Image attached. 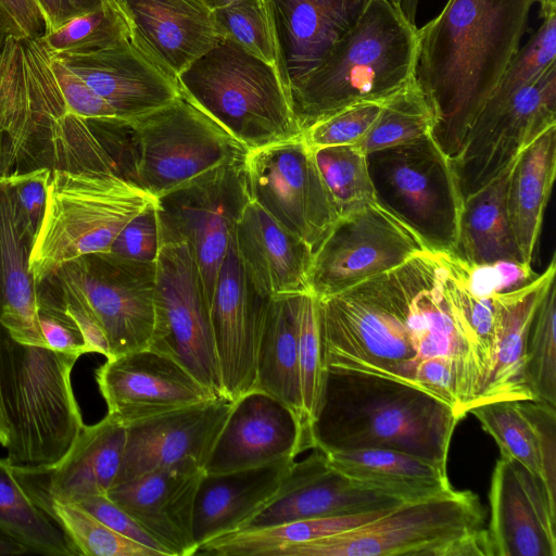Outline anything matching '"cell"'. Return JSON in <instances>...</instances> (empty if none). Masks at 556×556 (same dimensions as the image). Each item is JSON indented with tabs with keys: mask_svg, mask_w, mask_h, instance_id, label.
Wrapping results in <instances>:
<instances>
[{
	"mask_svg": "<svg viewBox=\"0 0 556 556\" xmlns=\"http://www.w3.org/2000/svg\"><path fill=\"white\" fill-rule=\"evenodd\" d=\"M535 1L447 0L417 28L414 81L433 115L431 137L450 159L518 53Z\"/></svg>",
	"mask_w": 556,
	"mask_h": 556,
	"instance_id": "obj_1",
	"label": "cell"
},
{
	"mask_svg": "<svg viewBox=\"0 0 556 556\" xmlns=\"http://www.w3.org/2000/svg\"><path fill=\"white\" fill-rule=\"evenodd\" d=\"M439 264L427 249L400 266L317 298L328 371L390 379L430 332Z\"/></svg>",
	"mask_w": 556,
	"mask_h": 556,
	"instance_id": "obj_2",
	"label": "cell"
},
{
	"mask_svg": "<svg viewBox=\"0 0 556 556\" xmlns=\"http://www.w3.org/2000/svg\"><path fill=\"white\" fill-rule=\"evenodd\" d=\"M460 420L446 404L415 388L328 371L314 450L393 448L446 465Z\"/></svg>",
	"mask_w": 556,
	"mask_h": 556,
	"instance_id": "obj_3",
	"label": "cell"
},
{
	"mask_svg": "<svg viewBox=\"0 0 556 556\" xmlns=\"http://www.w3.org/2000/svg\"><path fill=\"white\" fill-rule=\"evenodd\" d=\"M417 26L400 3L370 0L356 23L290 93L303 130L357 103L386 101L414 78Z\"/></svg>",
	"mask_w": 556,
	"mask_h": 556,
	"instance_id": "obj_4",
	"label": "cell"
},
{
	"mask_svg": "<svg viewBox=\"0 0 556 556\" xmlns=\"http://www.w3.org/2000/svg\"><path fill=\"white\" fill-rule=\"evenodd\" d=\"M79 356L15 341L3 328L0 387L10 466L45 468L72 448L84 425L71 374Z\"/></svg>",
	"mask_w": 556,
	"mask_h": 556,
	"instance_id": "obj_5",
	"label": "cell"
},
{
	"mask_svg": "<svg viewBox=\"0 0 556 556\" xmlns=\"http://www.w3.org/2000/svg\"><path fill=\"white\" fill-rule=\"evenodd\" d=\"M177 84L185 98L248 150L302 135L277 67L229 39L195 60Z\"/></svg>",
	"mask_w": 556,
	"mask_h": 556,
	"instance_id": "obj_6",
	"label": "cell"
},
{
	"mask_svg": "<svg viewBox=\"0 0 556 556\" xmlns=\"http://www.w3.org/2000/svg\"><path fill=\"white\" fill-rule=\"evenodd\" d=\"M276 556H490L484 509L469 490L404 502L351 531Z\"/></svg>",
	"mask_w": 556,
	"mask_h": 556,
	"instance_id": "obj_7",
	"label": "cell"
},
{
	"mask_svg": "<svg viewBox=\"0 0 556 556\" xmlns=\"http://www.w3.org/2000/svg\"><path fill=\"white\" fill-rule=\"evenodd\" d=\"M154 200L112 170L52 168L29 254L37 285L68 261L108 252L123 227Z\"/></svg>",
	"mask_w": 556,
	"mask_h": 556,
	"instance_id": "obj_8",
	"label": "cell"
},
{
	"mask_svg": "<svg viewBox=\"0 0 556 556\" xmlns=\"http://www.w3.org/2000/svg\"><path fill=\"white\" fill-rule=\"evenodd\" d=\"M113 126L124 151L115 160L118 174L155 199L248 153L182 93L156 111Z\"/></svg>",
	"mask_w": 556,
	"mask_h": 556,
	"instance_id": "obj_9",
	"label": "cell"
},
{
	"mask_svg": "<svg viewBox=\"0 0 556 556\" xmlns=\"http://www.w3.org/2000/svg\"><path fill=\"white\" fill-rule=\"evenodd\" d=\"M376 201L433 251L454 254L463 205L454 164L431 135L366 154Z\"/></svg>",
	"mask_w": 556,
	"mask_h": 556,
	"instance_id": "obj_10",
	"label": "cell"
},
{
	"mask_svg": "<svg viewBox=\"0 0 556 556\" xmlns=\"http://www.w3.org/2000/svg\"><path fill=\"white\" fill-rule=\"evenodd\" d=\"M156 262L110 252L68 261L40 283L81 299L100 321L111 357L149 348L155 320Z\"/></svg>",
	"mask_w": 556,
	"mask_h": 556,
	"instance_id": "obj_11",
	"label": "cell"
},
{
	"mask_svg": "<svg viewBox=\"0 0 556 556\" xmlns=\"http://www.w3.org/2000/svg\"><path fill=\"white\" fill-rule=\"evenodd\" d=\"M154 308L149 348L170 356L215 396L224 397L210 305L194 251L185 240L161 243Z\"/></svg>",
	"mask_w": 556,
	"mask_h": 556,
	"instance_id": "obj_12",
	"label": "cell"
},
{
	"mask_svg": "<svg viewBox=\"0 0 556 556\" xmlns=\"http://www.w3.org/2000/svg\"><path fill=\"white\" fill-rule=\"evenodd\" d=\"M244 159L214 167L155 199L160 241L191 244L208 305L237 223L251 201Z\"/></svg>",
	"mask_w": 556,
	"mask_h": 556,
	"instance_id": "obj_13",
	"label": "cell"
},
{
	"mask_svg": "<svg viewBox=\"0 0 556 556\" xmlns=\"http://www.w3.org/2000/svg\"><path fill=\"white\" fill-rule=\"evenodd\" d=\"M244 168L251 200L314 255L339 213L302 135L248 150Z\"/></svg>",
	"mask_w": 556,
	"mask_h": 556,
	"instance_id": "obj_14",
	"label": "cell"
},
{
	"mask_svg": "<svg viewBox=\"0 0 556 556\" xmlns=\"http://www.w3.org/2000/svg\"><path fill=\"white\" fill-rule=\"evenodd\" d=\"M427 249L407 224L377 201L368 203L340 215L313 255L311 291L316 298L338 293Z\"/></svg>",
	"mask_w": 556,
	"mask_h": 556,
	"instance_id": "obj_15",
	"label": "cell"
},
{
	"mask_svg": "<svg viewBox=\"0 0 556 556\" xmlns=\"http://www.w3.org/2000/svg\"><path fill=\"white\" fill-rule=\"evenodd\" d=\"M556 126V62L505 102L482 106L452 160L464 198L506 169L519 153Z\"/></svg>",
	"mask_w": 556,
	"mask_h": 556,
	"instance_id": "obj_16",
	"label": "cell"
},
{
	"mask_svg": "<svg viewBox=\"0 0 556 556\" xmlns=\"http://www.w3.org/2000/svg\"><path fill=\"white\" fill-rule=\"evenodd\" d=\"M270 299L247 274L233 232L210 302L223 393L232 402L253 390L257 350Z\"/></svg>",
	"mask_w": 556,
	"mask_h": 556,
	"instance_id": "obj_17",
	"label": "cell"
},
{
	"mask_svg": "<svg viewBox=\"0 0 556 556\" xmlns=\"http://www.w3.org/2000/svg\"><path fill=\"white\" fill-rule=\"evenodd\" d=\"M96 379L108 415L124 426L217 397L177 361L151 348L106 358Z\"/></svg>",
	"mask_w": 556,
	"mask_h": 556,
	"instance_id": "obj_18",
	"label": "cell"
},
{
	"mask_svg": "<svg viewBox=\"0 0 556 556\" xmlns=\"http://www.w3.org/2000/svg\"><path fill=\"white\" fill-rule=\"evenodd\" d=\"M233 403L215 397L126 425L121 466L112 486L186 460L204 468Z\"/></svg>",
	"mask_w": 556,
	"mask_h": 556,
	"instance_id": "obj_19",
	"label": "cell"
},
{
	"mask_svg": "<svg viewBox=\"0 0 556 556\" xmlns=\"http://www.w3.org/2000/svg\"><path fill=\"white\" fill-rule=\"evenodd\" d=\"M489 502L490 556H556V501L538 476L500 457Z\"/></svg>",
	"mask_w": 556,
	"mask_h": 556,
	"instance_id": "obj_20",
	"label": "cell"
},
{
	"mask_svg": "<svg viewBox=\"0 0 556 556\" xmlns=\"http://www.w3.org/2000/svg\"><path fill=\"white\" fill-rule=\"evenodd\" d=\"M314 451L303 460H294L277 495L241 530L381 510L407 502L346 477L329 464L325 453Z\"/></svg>",
	"mask_w": 556,
	"mask_h": 556,
	"instance_id": "obj_21",
	"label": "cell"
},
{
	"mask_svg": "<svg viewBox=\"0 0 556 556\" xmlns=\"http://www.w3.org/2000/svg\"><path fill=\"white\" fill-rule=\"evenodd\" d=\"M204 468L192 460L164 467L112 486L106 496L122 507L168 556H192L193 509Z\"/></svg>",
	"mask_w": 556,
	"mask_h": 556,
	"instance_id": "obj_22",
	"label": "cell"
},
{
	"mask_svg": "<svg viewBox=\"0 0 556 556\" xmlns=\"http://www.w3.org/2000/svg\"><path fill=\"white\" fill-rule=\"evenodd\" d=\"M131 42L164 73L177 77L220 41L202 0H118Z\"/></svg>",
	"mask_w": 556,
	"mask_h": 556,
	"instance_id": "obj_23",
	"label": "cell"
},
{
	"mask_svg": "<svg viewBox=\"0 0 556 556\" xmlns=\"http://www.w3.org/2000/svg\"><path fill=\"white\" fill-rule=\"evenodd\" d=\"M300 452V426L281 402L257 391L240 396L204 466L206 473L253 468Z\"/></svg>",
	"mask_w": 556,
	"mask_h": 556,
	"instance_id": "obj_24",
	"label": "cell"
},
{
	"mask_svg": "<svg viewBox=\"0 0 556 556\" xmlns=\"http://www.w3.org/2000/svg\"><path fill=\"white\" fill-rule=\"evenodd\" d=\"M55 56L78 74L123 121L147 115L181 96L177 81L130 39L99 51Z\"/></svg>",
	"mask_w": 556,
	"mask_h": 556,
	"instance_id": "obj_25",
	"label": "cell"
},
{
	"mask_svg": "<svg viewBox=\"0 0 556 556\" xmlns=\"http://www.w3.org/2000/svg\"><path fill=\"white\" fill-rule=\"evenodd\" d=\"M278 71L289 94L356 23L370 0H268Z\"/></svg>",
	"mask_w": 556,
	"mask_h": 556,
	"instance_id": "obj_26",
	"label": "cell"
},
{
	"mask_svg": "<svg viewBox=\"0 0 556 556\" xmlns=\"http://www.w3.org/2000/svg\"><path fill=\"white\" fill-rule=\"evenodd\" d=\"M235 241L247 274L263 294L312 292V250L252 200L237 223Z\"/></svg>",
	"mask_w": 556,
	"mask_h": 556,
	"instance_id": "obj_27",
	"label": "cell"
},
{
	"mask_svg": "<svg viewBox=\"0 0 556 556\" xmlns=\"http://www.w3.org/2000/svg\"><path fill=\"white\" fill-rule=\"evenodd\" d=\"M295 458L202 476L193 509V538L202 544L241 530L277 495Z\"/></svg>",
	"mask_w": 556,
	"mask_h": 556,
	"instance_id": "obj_28",
	"label": "cell"
},
{
	"mask_svg": "<svg viewBox=\"0 0 556 556\" xmlns=\"http://www.w3.org/2000/svg\"><path fill=\"white\" fill-rule=\"evenodd\" d=\"M126 428L106 414L84 426L72 448L55 465L45 468L10 466L14 477L66 501L106 494L118 472Z\"/></svg>",
	"mask_w": 556,
	"mask_h": 556,
	"instance_id": "obj_29",
	"label": "cell"
},
{
	"mask_svg": "<svg viewBox=\"0 0 556 556\" xmlns=\"http://www.w3.org/2000/svg\"><path fill=\"white\" fill-rule=\"evenodd\" d=\"M556 257L546 269L518 288L494 294L495 343L481 393L475 404L534 400L526 377V350L535 308L555 280Z\"/></svg>",
	"mask_w": 556,
	"mask_h": 556,
	"instance_id": "obj_30",
	"label": "cell"
},
{
	"mask_svg": "<svg viewBox=\"0 0 556 556\" xmlns=\"http://www.w3.org/2000/svg\"><path fill=\"white\" fill-rule=\"evenodd\" d=\"M497 444L501 457L538 476L555 496L556 406L538 400L496 401L470 410Z\"/></svg>",
	"mask_w": 556,
	"mask_h": 556,
	"instance_id": "obj_31",
	"label": "cell"
},
{
	"mask_svg": "<svg viewBox=\"0 0 556 556\" xmlns=\"http://www.w3.org/2000/svg\"><path fill=\"white\" fill-rule=\"evenodd\" d=\"M31 244L0 179V324L20 343L47 346L38 324L37 282L29 269Z\"/></svg>",
	"mask_w": 556,
	"mask_h": 556,
	"instance_id": "obj_32",
	"label": "cell"
},
{
	"mask_svg": "<svg viewBox=\"0 0 556 556\" xmlns=\"http://www.w3.org/2000/svg\"><path fill=\"white\" fill-rule=\"evenodd\" d=\"M325 455L329 464L346 477L406 501L438 495L453 489L446 465L402 451L362 447L330 451Z\"/></svg>",
	"mask_w": 556,
	"mask_h": 556,
	"instance_id": "obj_33",
	"label": "cell"
},
{
	"mask_svg": "<svg viewBox=\"0 0 556 556\" xmlns=\"http://www.w3.org/2000/svg\"><path fill=\"white\" fill-rule=\"evenodd\" d=\"M556 174V126L548 128L515 159L506 205L522 261L531 265L544 211Z\"/></svg>",
	"mask_w": 556,
	"mask_h": 556,
	"instance_id": "obj_34",
	"label": "cell"
},
{
	"mask_svg": "<svg viewBox=\"0 0 556 556\" xmlns=\"http://www.w3.org/2000/svg\"><path fill=\"white\" fill-rule=\"evenodd\" d=\"M513 163L483 188L463 200L454 255L466 263L485 265L506 261L525 264L506 205Z\"/></svg>",
	"mask_w": 556,
	"mask_h": 556,
	"instance_id": "obj_35",
	"label": "cell"
},
{
	"mask_svg": "<svg viewBox=\"0 0 556 556\" xmlns=\"http://www.w3.org/2000/svg\"><path fill=\"white\" fill-rule=\"evenodd\" d=\"M299 300L300 294L270 299L257 350L253 390L285 404L295 415L300 426Z\"/></svg>",
	"mask_w": 556,
	"mask_h": 556,
	"instance_id": "obj_36",
	"label": "cell"
},
{
	"mask_svg": "<svg viewBox=\"0 0 556 556\" xmlns=\"http://www.w3.org/2000/svg\"><path fill=\"white\" fill-rule=\"evenodd\" d=\"M394 507L239 530L202 544L194 555L276 556L280 549L287 546L351 531L380 517Z\"/></svg>",
	"mask_w": 556,
	"mask_h": 556,
	"instance_id": "obj_37",
	"label": "cell"
},
{
	"mask_svg": "<svg viewBox=\"0 0 556 556\" xmlns=\"http://www.w3.org/2000/svg\"><path fill=\"white\" fill-rule=\"evenodd\" d=\"M0 533L28 553L77 556L58 523L25 492L5 458L0 457Z\"/></svg>",
	"mask_w": 556,
	"mask_h": 556,
	"instance_id": "obj_38",
	"label": "cell"
},
{
	"mask_svg": "<svg viewBox=\"0 0 556 556\" xmlns=\"http://www.w3.org/2000/svg\"><path fill=\"white\" fill-rule=\"evenodd\" d=\"M18 482L63 530L77 556H163L161 552L115 532L79 505Z\"/></svg>",
	"mask_w": 556,
	"mask_h": 556,
	"instance_id": "obj_39",
	"label": "cell"
},
{
	"mask_svg": "<svg viewBox=\"0 0 556 556\" xmlns=\"http://www.w3.org/2000/svg\"><path fill=\"white\" fill-rule=\"evenodd\" d=\"M298 365L301 396L300 452L314 450V425L320 413L328 370L325 362L317 298L300 294L298 308Z\"/></svg>",
	"mask_w": 556,
	"mask_h": 556,
	"instance_id": "obj_40",
	"label": "cell"
},
{
	"mask_svg": "<svg viewBox=\"0 0 556 556\" xmlns=\"http://www.w3.org/2000/svg\"><path fill=\"white\" fill-rule=\"evenodd\" d=\"M50 54L89 53L130 39L118 1L75 15L39 38Z\"/></svg>",
	"mask_w": 556,
	"mask_h": 556,
	"instance_id": "obj_41",
	"label": "cell"
},
{
	"mask_svg": "<svg viewBox=\"0 0 556 556\" xmlns=\"http://www.w3.org/2000/svg\"><path fill=\"white\" fill-rule=\"evenodd\" d=\"M432 127L431 109L413 78L383 103L374 125L357 146L368 154L431 135Z\"/></svg>",
	"mask_w": 556,
	"mask_h": 556,
	"instance_id": "obj_42",
	"label": "cell"
},
{
	"mask_svg": "<svg viewBox=\"0 0 556 556\" xmlns=\"http://www.w3.org/2000/svg\"><path fill=\"white\" fill-rule=\"evenodd\" d=\"M313 152L339 216L376 201L366 154L357 144L324 147Z\"/></svg>",
	"mask_w": 556,
	"mask_h": 556,
	"instance_id": "obj_43",
	"label": "cell"
},
{
	"mask_svg": "<svg viewBox=\"0 0 556 556\" xmlns=\"http://www.w3.org/2000/svg\"><path fill=\"white\" fill-rule=\"evenodd\" d=\"M526 377L534 400L556 406V288L545 289L531 320Z\"/></svg>",
	"mask_w": 556,
	"mask_h": 556,
	"instance_id": "obj_44",
	"label": "cell"
},
{
	"mask_svg": "<svg viewBox=\"0 0 556 556\" xmlns=\"http://www.w3.org/2000/svg\"><path fill=\"white\" fill-rule=\"evenodd\" d=\"M213 14L222 39L233 41L278 70V50L268 0H241L215 10Z\"/></svg>",
	"mask_w": 556,
	"mask_h": 556,
	"instance_id": "obj_45",
	"label": "cell"
},
{
	"mask_svg": "<svg viewBox=\"0 0 556 556\" xmlns=\"http://www.w3.org/2000/svg\"><path fill=\"white\" fill-rule=\"evenodd\" d=\"M386 101H369L348 106L306 128L302 137L313 150L357 144L374 125Z\"/></svg>",
	"mask_w": 556,
	"mask_h": 556,
	"instance_id": "obj_46",
	"label": "cell"
},
{
	"mask_svg": "<svg viewBox=\"0 0 556 556\" xmlns=\"http://www.w3.org/2000/svg\"><path fill=\"white\" fill-rule=\"evenodd\" d=\"M52 167L40 165L28 170H5L0 179L9 188L23 229L31 240L39 230L51 180Z\"/></svg>",
	"mask_w": 556,
	"mask_h": 556,
	"instance_id": "obj_47",
	"label": "cell"
},
{
	"mask_svg": "<svg viewBox=\"0 0 556 556\" xmlns=\"http://www.w3.org/2000/svg\"><path fill=\"white\" fill-rule=\"evenodd\" d=\"M50 65L68 113L89 122L119 119L110 104L59 58L50 54Z\"/></svg>",
	"mask_w": 556,
	"mask_h": 556,
	"instance_id": "obj_48",
	"label": "cell"
},
{
	"mask_svg": "<svg viewBox=\"0 0 556 556\" xmlns=\"http://www.w3.org/2000/svg\"><path fill=\"white\" fill-rule=\"evenodd\" d=\"M161 248L155 200L132 217L113 240V255L141 262H156Z\"/></svg>",
	"mask_w": 556,
	"mask_h": 556,
	"instance_id": "obj_49",
	"label": "cell"
},
{
	"mask_svg": "<svg viewBox=\"0 0 556 556\" xmlns=\"http://www.w3.org/2000/svg\"><path fill=\"white\" fill-rule=\"evenodd\" d=\"M459 264L468 289L479 296H490L518 288L536 276L531 265L515 262L472 265L459 258Z\"/></svg>",
	"mask_w": 556,
	"mask_h": 556,
	"instance_id": "obj_50",
	"label": "cell"
},
{
	"mask_svg": "<svg viewBox=\"0 0 556 556\" xmlns=\"http://www.w3.org/2000/svg\"><path fill=\"white\" fill-rule=\"evenodd\" d=\"M71 502V501H70ZM73 503L79 505L115 532L168 556L167 552L154 541L122 507L106 494L89 495Z\"/></svg>",
	"mask_w": 556,
	"mask_h": 556,
	"instance_id": "obj_51",
	"label": "cell"
},
{
	"mask_svg": "<svg viewBox=\"0 0 556 556\" xmlns=\"http://www.w3.org/2000/svg\"><path fill=\"white\" fill-rule=\"evenodd\" d=\"M38 324L48 348L79 357L87 353L79 329L62 311L38 305Z\"/></svg>",
	"mask_w": 556,
	"mask_h": 556,
	"instance_id": "obj_52",
	"label": "cell"
},
{
	"mask_svg": "<svg viewBox=\"0 0 556 556\" xmlns=\"http://www.w3.org/2000/svg\"><path fill=\"white\" fill-rule=\"evenodd\" d=\"M0 12L12 34L20 38H40L46 21L37 0H0Z\"/></svg>",
	"mask_w": 556,
	"mask_h": 556,
	"instance_id": "obj_53",
	"label": "cell"
},
{
	"mask_svg": "<svg viewBox=\"0 0 556 556\" xmlns=\"http://www.w3.org/2000/svg\"><path fill=\"white\" fill-rule=\"evenodd\" d=\"M14 166L9 150L5 146H0V174L4 170L11 169ZM3 334V327L0 324V363H1V341ZM10 440V426L4 408V403L1 394L0 387V444L5 447Z\"/></svg>",
	"mask_w": 556,
	"mask_h": 556,
	"instance_id": "obj_54",
	"label": "cell"
},
{
	"mask_svg": "<svg viewBox=\"0 0 556 556\" xmlns=\"http://www.w3.org/2000/svg\"><path fill=\"white\" fill-rule=\"evenodd\" d=\"M46 21V33L55 29L68 20L63 0H37Z\"/></svg>",
	"mask_w": 556,
	"mask_h": 556,
	"instance_id": "obj_55",
	"label": "cell"
},
{
	"mask_svg": "<svg viewBox=\"0 0 556 556\" xmlns=\"http://www.w3.org/2000/svg\"><path fill=\"white\" fill-rule=\"evenodd\" d=\"M68 20L75 15L94 10L108 2L118 0H63Z\"/></svg>",
	"mask_w": 556,
	"mask_h": 556,
	"instance_id": "obj_56",
	"label": "cell"
},
{
	"mask_svg": "<svg viewBox=\"0 0 556 556\" xmlns=\"http://www.w3.org/2000/svg\"><path fill=\"white\" fill-rule=\"evenodd\" d=\"M28 553L20 543L0 533V556L23 555Z\"/></svg>",
	"mask_w": 556,
	"mask_h": 556,
	"instance_id": "obj_57",
	"label": "cell"
},
{
	"mask_svg": "<svg viewBox=\"0 0 556 556\" xmlns=\"http://www.w3.org/2000/svg\"><path fill=\"white\" fill-rule=\"evenodd\" d=\"M419 0H401V11L407 18V21L416 26V15L418 9Z\"/></svg>",
	"mask_w": 556,
	"mask_h": 556,
	"instance_id": "obj_58",
	"label": "cell"
},
{
	"mask_svg": "<svg viewBox=\"0 0 556 556\" xmlns=\"http://www.w3.org/2000/svg\"><path fill=\"white\" fill-rule=\"evenodd\" d=\"M540 3L541 17L556 13V0H536Z\"/></svg>",
	"mask_w": 556,
	"mask_h": 556,
	"instance_id": "obj_59",
	"label": "cell"
},
{
	"mask_svg": "<svg viewBox=\"0 0 556 556\" xmlns=\"http://www.w3.org/2000/svg\"><path fill=\"white\" fill-rule=\"evenodd\" d=\"M202 1L206 4V7L210 10L215 11V10L228 7L238 1H241V0H202Z\"/></svg>",
	"mask_w": 556,
	"mask_h": 556,
	"instance_id": "obj_60",
	"label": "cell"
},
{
	"mask_svg": "<svg viewBox=\"0 0 556 556\" xmlns=\"http://www.w3.org/2000/svg\"><path fill=\"white\" fill-rule=\"evenodd\" d=\"M9 33H12V31L10 30L4 16L0 12V46L2 45V42L4 41V39Z\"/></svg>",
	"mask_w": 556,
	"mask_h": 556,
	"instance_id": "obj_61",
	"label": "cell"
},
{
	"mask_svg": "<svg viewBox=\"0 0 556 556\" xmlns=\"http://www.w3.org/2000/svg\"><path fill=\"white\" fill-rule=\"evenodd\" d=\"M393 1H395V2H397V3H400V4H401V0H393Z\"/></svg>",
	"mask_w": 556,
	"mask_h": 556,
	"instance_id": "obj_62",
	"label": "cell"
},
{
	"mask_svg": "<svg viewBox=\"0 0 556 556\" xmlns=\"http://www.w3.org/2000/svg\"><path fill=\"white\" fill-rule=\"evenodd\" d=\"M3 43V42H2ZM1 47V46H0Z\"/></svg>",
	"mask_w": 556,
	"mask_h": 556,
	"instance_id": "obj_63",
	"label": "cell"
}]
</instances>
